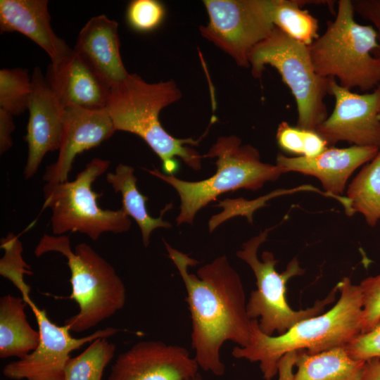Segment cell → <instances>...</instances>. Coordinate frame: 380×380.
<instances>
[{
    "label": "cell",
    "instance_id": "obj_1",
    "mask_svg": "<svg viewBox=\"0 0 380 380\" xmlns=\"http://www.w3.org/2000/svg\"><path fill=\"white\" fill-rule=\"evenodd\" d=\"M186 290L191 319V345L199 368L222 376L225 366L220 350L227 341L248 345L252 334L245 291L241 278L225 255L201 267L197 275L189 272L198 262L164 241Z\"/></svg>",
    "mask_w": 380,
    "mask_h": 380
},
{
    "label": "cell",
    "instance_id": "obj_2",
    "mask_svg": "<svg viewBox=\"0 0 380 380\" xmlns=\"http://www.w3.org/2000/svg\"><path fill=\"white\" fill-rule=\"evenodd\" d=\"M337 303L327 312L303 319L285 333L268 336L258 320L253 319L251 341L246 347L235 346L232 355L252 362H258L265 380L278 373V362L285 355L305 350L316 354L346 347L362 333V296L359 285L348 277L337 283Z\"/></svg>",
    "mask_w": 380,
    "mask_h": 380
},
{
    "label": "cell",
    "instance_id": "obj_3",
    "mask_svg": "<svg viewBox=\"0 0 380 380\" xmlns=\"http://www.w3.org/2000/svg\"><path fill=\"white\" fill-rule=\"evenodd\" d=\"M181 91L172 80L148 83L137 74H129L113 86L106 110L116 131L133 133L144 139L162 161L164 172L178 170L176 157L195 170L201 168V156L186 145H198L200 139H177L163 127L160 111L176 102Z\"/></svg>",
    "mask_w": 380,
    "mask_h": 380
},
{
    "label": "cell",
    "instance_id": "obj_4",
    "mask_svg": "<svg viewBox=\"0 0 380 380\" xmlns=\"http://www.w3.org/2000/svg\"><path fill=\"white\" fill-rule=\"evenodd\" d=\"M57 252L67 259L71 294L78 312L64 322L70 331L89 330L115 315L125 305L126 289L115 268L90 245L80 243L73 249L68 236L44 234L35 247L37 257Z\"/></svg>",
    "mask_w": 380,
    "mask_h": 380
},
{
    "label": "cell",
    "instance_id": "obj_5",
    "mask_svg": "<svg viewBox=\"0 0 380 380\" xmlns=\"http://www.w3.org/2000/svg\"><path fill=\"white\" fill-rule=\"evenodd\" d=\"M355 13L353 1H338L334 20L308 49L319 75L365 91L380 84V58L373 55L379 42L374 27L357 23Z\"/></svg>",
    "mask_w": 380,
    "mask_h": 380
},
{
    "label": "cell",
    "instance_id": "obj_6",
    "mask_svg": "<svg viewBox=\"0 0 380 380\" xmlns=\"http://www.w3.org/2000/svg\"><path fill=\"white\" fill-rule=\"evenodd\" d=\"M203 157L216 158L217 170L212 177L198 182L182 180L158 169H145L178 193L181 205L176 218L177 225L192 224L198 210L223 193L240 189L255 191L284 173L277 165L262 163L257 148L242 144L241 139L234 135L219 137Z\"/></svg>",
    "mask_w": 380,
    "mask_h": 380
},
{
    "label": "cell",
    "instance_id": "obj_7",
    "mask_svg": "<svg viewBox=\"0 0 380 380\" xmlns=\"http://www.w3.org/2000/svg\"><path fill=\"white\" fill-rule=\"evenodd\" d=\"M271 229L267 228L250 239L236 252V255L250 266L256 279L257 289L251 293L246 303L248 315L251 319L258 320L260 330L268 336L282 334L298 322L322 314L324 308L335 300L338 291L336 285L327 297L317 300L312 307L292 309L286 300V284L291 277L303 274L305 270L296 258L281 273L276 270L278 260L272 252H263L261 260L258 258V250Z\"/></svg>",
    "mask_w": 380,
    "mask_h": 380
},
{
    "label": "cell",
    "instance_id": "obj_8",
    "mask_svg": "<svg viewBox=\"0 0 380 380\" xmlns=\"http://www.w3.org/2000/svg\"><path fill=\"white\" fill-rule=\"evenodd\" d=\"M249 64L255 78L261 77L267 65L278 71L295 99L297 127L315 131L327 119L324 98L329 94L331 78L316 72L308 46L274 27L271 34L252 50Z\"/></svg>",
    "mask_w": 380,
    "mask_h": 380
},
{
    "label": "cell",
    "instance_id": "obj_9",
    "mask_svg": "<svg viewBox=\"0 0 380 380\" xmlns=\"http://www.w3.org/2000/svg\"><path fill=\"white\" fill-rule=\"evenodd\" d=\"M110 161L94 158L69 182L49 184L43 191V208L51 210V225L53 235L80 232L96 241L106 232L128 231L131 220L122 209L103 210L97 203L101 196L92 189L94 181L108 169Z\"/></svg>",
    "mask_w": 380,
    "mask_h": 380
},
{
    "label": "cell",
    "instance_id": "obj_10",
    "mask_svg": "<svg viewBox=\"0 0 380 380\" xmlns=\"http://www.w3.org/2000/svg\"><path fill=\"white\" fill-rule=\"evenodd\" d=\"M208 23L201 35L241 67L250 68L252 50L272 32L270 0H206Z\"/></svg>",
    "mask_w": 380,
    "mask_h": 380
},
{
    "label": "cell",
    "instance_id": "obj_11",
    "mask_svg": "<svg viewBox=\"0 0 380 380\" xmlns=\"http://www.w3.org/2000/svg\"><path fill=\"white\" fill-rule=\"evenodd\" d=\"M34 313L40 335L37 348L23 358L4 366L2 373L13 380H64L70 353L87 343L108 338L120 331L113 327L99 329L82 338H75L66 325L52 322L44 309L32 301L29 305Z\"/></svg>",
    "mask_w": 380,
    "mask_h": 380
},
{
    "label": "cell",
    "instance_id": "obj_12",
    "mask_svg": "<svg viewBox=\"0 0 380 380\" xmlns=\"http://www.w3.org/2000/svg\"><path fill=\"white\" fill-rule=\"evenodd\" d=\"M329 94L335 106L316 132L328 143L347 141L353 146L380 148V84L369 94H357L331 78Z\"/></svg>",
    "mask_w": 380,
    "mask_h": 380
},
{
    "label": "cell",
    "instance_id": "obj_13",
    "mask_svg": "<svg viewBox=\"0 0 380 380\" xmlns=\"http://www.w3.org/2000/svg\"><path fill=\"white\" fill-rule=\"evenodd\" d=\"M198 369L185 348L141 341L118 356L107 380H191Z\"/></svg>",
    "mask_w": 380,
    "mask_h": 380
},
{
    "label": "cell",
    "instance_id": "obj_14",
    "mask_svg": "<svg viewBox=\"0 0 380 380\" xmlns=\"http://www.w3.org/2000/svg\"><path fill=\"white\" fill-rule=\"evenodd\" d=\"M379 148L351 146L348 148H327L312 157H288L279 153L276 165L284 173L298 172L317 178L324 191L329 194L344 208L347 215L352 216L351 204L343 193L347 181L353 172L364 163L372 160Z\"/></svg>",
    "mask_w": 380,
    "mask_h": 380
},
{
    "label": "cell",
    "instance_id": "obj_15",
    "mask_svg": "<svg viewBox=\"0 0 380 380\" xmlns=\"http://www.w3.org/2000/svg\"><path fill=\"white\" fill-rule=\"evenodd\" d=\"M31 79L32 92L25 137L28 145V156L23 172L25 179L36 174L48 152L59 149L64 129L65 109L39 67L34 68Z\"/></svg>",
    "mask_w": 380,
    "mask_h": 380
},
{
    "label": "cell",
    "instance_id": "obj_16",
    "mask_svg": "<svg viewBox=\"0 0 380 380\" xmlns=\"http://www.w3.org/2000/svg\"><path fill=\"white\" fill-rule=\"evenodd\" d=\"M115 131L106 109L65 108L58 156L55 163L46 167L43 180L49 184L68 181L75 157L110 139Z\"/></svg>",
    "mask_w": 380,
    "mask_h": 380
},
{
    "label": "cell",
    "instance_id": "obj_17",
    "mask_svg": "<svg viewBox=\"0 0 380 380\" xmlns=\"http://www.w3.org/2000/svg\"><path fill=\"white\" fill-rule=\"evenodd\" d=\"M45 78L64 109H106L111 87L73 49L59 63L48 66Z\"/></svg>",
    "mask_w": 380,
    "mask_h": 380
},
{
    "label": "cell",
    "instance_id": "obj_18",
    "mask_svg": "<svg viewBox=\"0 0 380 380\" xmlns=\"http://www.w3.org/2000/svg\"><path fill=\"white\" fill-rule=\"evenodd\" d=\"M48 5L46 0H1L0 31L25 35L44 49L51 64L56 65L72 49L53 30Z\"/></svg>",
    "mask_w": 380,
    "mask_h": 380
},
{
    "label": "cell",
    "instance_id": "obj_19",
    "mask_svg": "<svg viewBox=\"0 0 380 380\" xmlns=\"http://www.w3.org/2000/svg\"><path fill=\"white\" fill-rule=\"evenodd\" d=\"M118 24L105 15L91 18L80 30L73 51L111 87L129 73L120 53Z\"/></svg>",
    "mask_w": 380,
    "mask_h": 380
},
{
    "label": "cell",
    "instance_id": "obj_20",
    "mask_svg": "<svg viewBox=\"0 0 380 380\" xmlns=\"http://www.w3.org/2000/svg\"><path fill=\"white\" fill-rule=\"evenodd\" d=\"M26 305L22 297L7 294L0 298L1 358H23L38 346L39 332L29 324Z\"/></svg>",
    "mask_w": 380,
    "mask_h": 380
},
{
    "label": "cell",
    "instance_id": "obj_21",
    "mask_svg": "<svg viewBox=\"0 0 380 380\" xmlns=\"http://www.w3.org/2000/svg\"><path fill=\"white\" fill-rule=\"evenodd\" d=\"M291 380H362L365 361L353 359L345 347L316 354L296 352Z\"/></svg>",
    "mask_w": 380,
    "mask_h": 380
},
{
    "label": "cell",
    "instance_id": "obj_22",
    "mask_svg": "<svg viewBox=\"0 0 380 380\" xmlns=\"http://www.w3.org/2000/svg\"><path fill=\"white\" fill-rule=\"evenodd\" d=\"M106 180L116 193L122 195L121 209L129 216L132 217L141 229L142 241L147 247L150 241L151 232L159 227L169 229L172 224L163 220L164 213L172 208V203L167 204L161 211L158 217H151L146 207L148 198L140 193L137 186V179L134 175L133 167L119 164L113 172L106 175Z\"/></svg>",
    "mask_w": 380,
    "mask_h": 380
},
{
    "label": "cell",
    "instance_id": "obj_23",
    "mask_svg": "<svg viewBox=\"0 0 380 380\" xmlns=\"http://www.w3.org/2000/svg\"><path fill=\"white\" fill-rule=\"evenodd\" d=\"M270 14L274 27L294 40L309 46L318 37V20L308 10L305 4L331 6V1L270 0Z\"/></svg>",
    "mask_w": 380,
    "mask_h": 380
},
{
    "label": "cell",
    "instance_id": "obj_24",
    "mask_svg": "<svg viewBox=\"0 0 380 380\" xmlns=\"http://www.w3.org/2000/svg\"><path fill=\"white\" fill-rule=\"evenodd\" d=\"M346 197L353 215L361 213L372 227L380 220V148L348 186Z\"/></svg>",
    "mask_w": 380,
    "mask_h": 380
},
{
    "label": "cell",
    "instance_id": "obj_25",
    "mask_svg": "<svg viewBox=\"0 0 380 380\" xmlns=\"http://www.w3.org/2000/svg\"><path fill=\"white\" fill-rule=\"evenodd\" d=\"M108 338L91 341L80 354L68 360L64 380H102L105 368L115 355L116 347Z\"/></svg>",
    "mask_w": 380,
    "mask_h": 380
},
{
    "label": "cell",
    "instance_id": "obj_26",
    "mask_svg": "<svg viewBox=\"0 0 380 380\" xmlns=\"http://www.w3.org/2000/svg\"><path fill=\"white\" fill-rule=\"evenodd\" d=\"M32 92V79L22 68L0 70V108L13 115L28 110Z\"/></svg>",
    "mask_w": 380,
    "mask_h": 380
},
{
    "label": "cell",
    "instance_id": "obj_27",
    "mask_svg": "<svg viewBox=\"0 0 380 380\" xmlns=\"http://www.w3.org/2000/svg\"><path fill=\"white\" fill-rule=\"evenodd\" d=\"M1 248L5 253L0 260V274L12 282L29 305L32 302L30 296V287L25 283L24 275H31L32 272L23 258L22 243L17 236L9 234L1 239Z\"/></svg>",
    "mask_w": 380,
    "mask_h": 380
},
{
    "label": "cell",
    "instance_id": "obj_28",
    "mask_svg": "<svg viewBox=\"0 0 380 380\" xmlns=\"http://www.w3.org/2000/svg\"><path fill=\"white\" fill-rule=\"evenodd\" d=\"M276 138L282 150L297 156L312 158L328 148V143L316 131L291 126L286 122L279 125Z\"/></svg>",
    "mask_w": 380,
    "mask_h": 380
},
{
    "label": "cell",
    "instance_id": "obj_29",
    "mask_svg": "<svg viewBox=\"0 0 380 380\" xmlns=\"http://www.w3.org/2000/svg\"><path fill=\"white\" fill-rule=\"evenodd\" d=\"M293 193L292 189H279L253 200L239 198L219 201L217 206L223 210L220 213L211 217L208 222L209 231L213 232L224 221L239 215L245 216L248 222L252 223L254 212L262 207L267 206V201L279 196L293 194Z\"/></svg>",
    "mask_w": 380,
    "mask_h": 380
},
{
    "label": "cell",
    "instance_id": "obj_30",
    "mask_svg": "<svg viewBox=\"0 0 380 380\" xmlns=\"http://www.w3.org/2000/svg\"><path fill=\"white\" fill-rule=\"evenodd\" d=\"M164 16V6L156 0L132 1L126 11L128 25L138 32L153 30L160 25Z\"/></svg>",
    "mask_w": 380,
    "mask_h": 380
},
{
    "label": "cell",
    "instance_id": "obj_31",
    "mask_svg": "<svg viewBox=\"0 0 380 380\" xmlns=\"http://www.w3.org/2000/svg\"><path fill=\"white\" fill-rule=\"evenodd\" d=\"M362 296V333L380 323V274L363 279L359 284Z\"/></svg>",
    "mask_w": 380,
    "mask_h": 380
},
{
    "label": "cell",
    "instance_id": "obj_32",
    "mask_svg": "<svg viewBox=\"0 0 380 380\" xmlns=\"http://www.w3.org/2000/svg\"><path fill=\"white\" fill-rule=\"evenodd\" d=\"M345 348L348 355L356 360L380 359V323L369 331L357 335Z\"/></svg>",
    "mask_w": 380,
    "mask_h": 380
},
{
    "label": "cell",
    "instance_id": "obj_33",
    "mask_svg": "<svg viewBox=\"0 0 380 380\" xmlns=\"http://www.w3.org/2000/svg\"><path fill=\"white\" fill-rule=\"evenodd\" d=\"M353 3L355 12L369 21L376 31L379 48L373 55L380 58V0H355Z\"/></svg>",
    "mask_w": 380,
    "mask_h": 380
},
{
    "label": "cell",
    "instance_id": "obj_34",
    "mask_svg": "<svg viewBox=\"0 0 380 380\" xmlns=\"http://www.w3.org/2000/svg\"><path fill=\"white\" fill-rule=\"evenodd\" d=\"M13 115L0 108V153L11 148L13 145L11 134L15 129Z\"/></svg>",
    "mask_w": 380,
    "mask_h": 380
},
{
    "label": "cell",
    "instance_id": "obj_35",
    "mask_svg": "<svg viewBox=\"0 0 380 380\" xmlns=\"http://www.w3.org/2000/svg\"><path fill=\"white\" fill-rule=\"evenodd\" d=\"M362 380H380L379 358H373L365 362Z\"/></svg>",
    "mask_w": 380,
    "mask_h": 380
},
{
    "label": "cell",
    "instance_id": "obj_36",
    "mask_svg": "<svg viewBox=\"0 0 380 380\" xmlns=\"http://www.w3.org/2000/svg\"><path fill=\"white\" fill-rule=\"evenodd\" d=\"M191 380H203L201 375L198 373L193 379Z\"/></svg>",
    "mask_w": 380,
    "mask_h": 380
}]
</instances>
